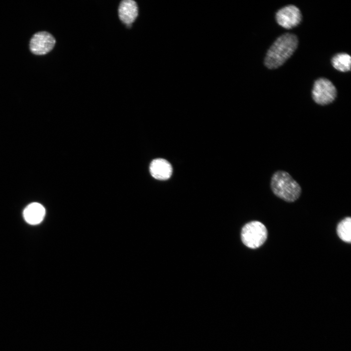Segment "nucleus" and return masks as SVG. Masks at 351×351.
<instances>
[{"label": "nucleus", "mask_w": 351, "mask_h": 351, "mask_svg": "<svg viewBox=\"0 0 351 351\" xmlns=\"http://www.w3.org/2000/svg\"><path fill=\"white\" fill-rule=\"evenodd\" d=\"M298 43L294 34L287 33L279 36L267 52L264 64L270 69H275L283 65L293 54Z\"/></svg>", "instance_id": "f257e3e1"}, {"label": "nucleus", "mask_w": 351, "mask_h": 351, "mask_svg": "<svg viewBox=\"0 0 351 351\" xmlns=\"http://www.w3.org/2000/svg\"><path fill=\"white\" fill-rule=\"evenodd\" d=\"M270 187L276 196L288 202L296 200L302 191L299 183L289 173L283 170L277 171L273 174Z\"/></svg>", "instance_id": "f03ea898"}, {"label": "nucleus", "mask_w": 351, "mask_h": 351, "mask_svg": "<svg viewBox=\"0 0 351 351\" xmlns=\"http://www.w3.org/2000/svg\"><path fill=\"white\" fill-rule=\"evenodd\" d=\"M268 232L265 226L258 221L246 224L242 229L241 238L243 243L251 249H256L266 241Z\"/></svg>", "instance_id": "7ed1b4c3"}, {"label": "nucleus", "mask_w": 351, "mask_h": 351, "mask_svg": "<svg viewBox=\"0 0 351 351\" xmlns=\"http://www.w3.org/2000/svg\"><path fill=\"white\" fill-rule=\"evenodd\" d=\"M336 96V89L330 80L322 78L315 81L312 98L315 103L320 105L329 104L335 100Z\"/></svg>", "instance_id": "20e7f679"}, {"label": "nucleus", "mask_w": 351, "mask_h": 351, "mask_svg": "<svg viewBox=\"0 0 351 351\" xmlns=\"http://www.w3.org/2000/svg\"><path fill=\"white\" fill-rule=\"evenodd\" d=\"M55 43L56 40L51 34L41 31L33 36L30 41L29 48L34 54L42 55L50 52Z\"/></svg>", "instance_id": "39448f33"}, {"label": "nucleus", "mask_w": 351, "mask_h": 351, "mask_svg": "<svg viewBox=\"0 0 351 351\" xmlns=\"http://www.w3.org/2000/svg\"><path fill=\"white\" fill-rule=\"evenodd\" d=\"M275 18L279 25L290 29L300 23L302 14L298 8L290 4L279 9L276 13Z\"/></svg>", "instance_id": "423d86ee"}, {"label": "nucleus", "mask_w": 351, "mask_h": 351, "mask_svg": "<svg viewBox=\"0 0 351 351\" xmlns=\"http://www.w3.org/2000/svg\"><path fill=\"white\" fill-rule=\"evenodd\" d=\"M118 17L120 20L130 26L138 15V7L133 0H123L121 1L118 9Z\"/></svg>", "instance_id": "0eeeda50"}, {"label": "nucleus", "mask_w": 351, "mask_h": 351, "mask_svg": "<svg viewBox=\"0 0 351 351\" xmlns=\"http://www.w3.org/2000/svg\"><path fill=\"white\" fill-rule=\"evenodd\" d=\"M171 164L163 158L154 159L150 165V172L152 176L158 180L169 179L172 174Z\"/></svg>", "instance_id": "6e6552de"}, {"label": "nucleus", "mask_w": 351, "mask_h": 351, "mask_svg": "<svg viewBox=\"0 0 351 351\" xmlns=\"http://www.w3.org/2000/svg\"><path fill=\"white\" fill-rule=\"evenodd\" d=\"M45 210L40 204L37 202L29 204L23 211V216L25 221L31 225H37L43 219Z\"/></svg>", "instance_id": "1a4fd4ad"}, {"label": "nucleus", "mask_w": 351, "mask_h": 351, "mask_svg": "<svg viewBox=\"0 0 351 351\" xmlns=\"http://www.w3.org/2000/svg\"><path fill=\"white\" fill-rule=\"evenodd\" d=\"M332 64L335 69L339 71H350L351 66V56L345 53H338L332 58Z\"/></svg>", "instance_id": "9d476101"}, {"label": "nucleus", "mask_w": 351, "mask_h": 351, "mask_svg": "<svg viewBox=\"0 0 351 351\" xmlns=\"http://www.w3.org/2000/svg\"><path fill=\"white\" fill-rule=\"evenodd\" d=\"M336 232L339 237L347 243L351 242V218L347 217L338 224Z\"/></svg>", "instance_id": "9b49d317"}]
</instances>
